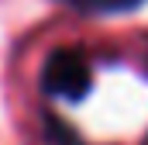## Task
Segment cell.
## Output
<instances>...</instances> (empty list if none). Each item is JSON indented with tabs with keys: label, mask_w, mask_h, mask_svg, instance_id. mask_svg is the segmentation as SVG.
<instances>
[{
	"label": "cell",
	"mask_w": 148,
	"mask_h": 145,
	"mask_svg": "<svg viewBox=\"0 0 148 145\" xmlns=\"http://www.w3.org/2000/svg\"><path fill=\"white\" fill-rule=\"evenodd\" d=\"M59 3L73 7L79 14H124V10L141 7L145 0H59Z\"/></svg>",
	"instance_id": "2"
},
{
	"label": "cell",
	"mask_w": 148,
	"mask_h": 145,
	"mask_svg": "<svg viewBox=\"0 0 148 145\" xmlns=\"http://www.w3.org/2000/svg\"><path fill=\"white\" fill-rule=\"evenodd\" d=\"M38 86L48 100L59 104H76L90 93L93 86V62L83 48L76 45H59L45 55L41 69H38Z\"/></svg>",
	"instance_id": "1"
}]
</instances>
